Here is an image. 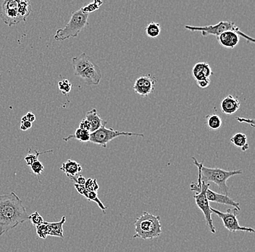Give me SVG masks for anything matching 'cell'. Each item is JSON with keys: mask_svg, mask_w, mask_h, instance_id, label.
<instances>
[{"mask_svg": "<svg viewBox=\"0 0 255 252\" xmlns=\"http://www.w3.org/2000/svg\"><path fill=\"white\" fill-rule=\"evenodd\" d=\"M27 210L15 192L0 195V236L28 220Z\"/></svg>", "mask_w": 255, "mask_h": 252, "instance_id": "obj_1", "label": "cell"}, {"mask_svg": "<svg viewBox=\"0 0 255 252\" xmlns=\"http://www.w3.org/2000/svg\"><path fill=\"white\" fill-rule=\"evenodd\" d=\"M135 235L133 239L151 240L160 237L163 234L161 218L160 216L154 215L147 212L137 217L134 223Z\"/></svg>", "mask_w": 255, "mask_h": 252, "instance_id": "obj_2", "label": "cell"}, {"mask_svg": "<svg viewBox=\"0 0 255 252\" xmlns=\"http://www.w3.org/2000/svg\"><path fill=\"white\" fill-rule=\"evenodd\" d=\"M201 180L204 182H212L218 185L221 194L228 196L227 181L230 177L239 175L243 173L242 170H233L226 171L220 168H209L201 165Z\"/></svg>", "mask_w": 255, "mask_h": 252, "instance_id": "obj_3", "label": "cell"}, {"mask_svg": "<svg viewBox=\"0 0 255 252\" xmlns=\"http://www.w3.org/2000/svg\"><path fill=\"white\" fill-rule=\"evenodd\" d=\"M89 14L83 13L81 9L72 13L71 18L64 28H60L55 33L54 39L57 41H64L71 37H77L81 31L88 25Z\"/></svg>", "mask_w": 255, "mask_h": 252, "instance_id": "obj_4", "label": "cell"}, {"mask_svg": "<svg viewBox=\"0 0 255 252\" xmlns=\"http://www.w3.org/2000/svg\"><path fill=\"white\" fill-rule=\"evenodd\" d=\"M185 28L188 31H193V32L199 31V32H201L202 37H208L210 35L215 36L217 37L225 31H233L237 33L239 37L245 38L247 42H253V43L255 42V39L242 32L234 22L220 21L217 24L205 26H193L187 25Z\"/></svg>", "mask_w": 255, "mask_h": 252, "instance_id": "obj_5", "label": "cell"}, {"mask_svg": "<svg viewBox=\"0 0 255 252\" xmlns=\"http://www.w3.org/2000/svg\"><path fill=\"white\" fill-rule=\"evenodd\" d=\"M121 136H136L144 138V134L134 133V132H121V131L114 130L112 128H106L105 126H103V127H100L98 130L90 133L89 141L94 144L99 145L102 147L107 148V146L110 142Z\"/></svg>", "mask_w": 255, "mask_h": 252, "instance_id": "obj_6", "label": "cell"}, {"mask_svg": "<svg viewBox=\"0 0 255 252\" xmlns=\"http://www.w3.org/2000/svg\"><path fill=\"white\" fill-rule=\"evenodd\" d=\"M210 185L208 182H205L204 180H201V189L199 193H196L193 196L196 202V206L199 207L205 220L206 225L210 229V232L212 234H215L216 233L215 227H214L213 221L212 218V211H211V207L210 206V202L207 199V196H206V191L207 189L210 187Z\"/></svg>", "mask_w": 255, "mask_h": 252, "instance_id": "obj_7", "label": "cell"}, {"mask_svg": "<svg viewBox=\"0 0 255 252\" xmlns=\"http://www.w3.org/2000/svg\"><path fill=\"white\" fill-rule=\"evenodd\" d=\"M211 211L212 213L216 214L221 219L225 228L228 230L230 232L236 233L237 231H244V232L251 233L254 234L255 230L248 227L241 226L238 221V209L234 208L233 209H228L227 212H222L218 209H213L211 207Z\"/></svg>", "mask_w": 255, "mask_h": 252, "instance_id": "obj_8", "label": "cell"}, {"mask_svg": "<svg viewBox=\"0 0 255 252\" xmlns=\"http://www.w3.org/2000/svg\"><path fill=\"white\" fill-rule=\"evenodd\" d=\"M18 0H0V18L8 26L24 21L18 14Z\"/></svg>", "mask_w": 255, "mask_h": 252, "instance_id": "obj_9", "label": "cell"}, {"mask_svg": "<svg viewBox=\"0 0 255 252\" xmlns=\"http://www.w3.org/2000/svg\"><path fill=\"white\" fill-rule=\"evenodd\" d=\"M156 79L150 75L138 77L133 84V91L141 97H146L155 90Z\"/></svg>", "mask_w": 255, "mask_h": 252, "instance_id": "obj_10", "label": "cell"}, {"mask_svg": "<svg viewBox=\"0 0 255 252\" xmlns=\"http://www.w3.org/2000/svg\"><path fill=\"white\" fill-rule=\"evenodd\" d=\"M78 77H81L86 84L97 86L100 84L102 75L100 67L94 64L83 71Z\"/></svg>", "mask_w": 255, "mask_h": 252, "instance_id": "obj_11", "label": "cell"}, {"mask_svg": "<svg viewBox=\"0 0 255 252\" xmlns=\"http://www.w3.org/2000/svg\"><path fill=\"white\" fill-rule=\"evenodd\" d=\"M206 196H207L209 202L218 203V204H225V205L232 206L238 210H241L239 203L234 201L226 195L216 193V192H214L213 190L208 188L206 191Z\"/></svg>", "mask_w": 255, "mask_h": 252, "instance_id": "obj_12", "label": "cell"}, {"mask_svg": "<svg viewBox=\"0 0 255 252\" xmlns=\"http://www.w3.org/2000/svg\"><path fill=\"white\" fill-rule=\"evenodd\" d=\"M217 39L218 43L224 48L234 49L239 43L240 37L235 31H227L218 36Z\"/></svg>", "mask_w": 255, "mask_h": 252, "instance_id": "obj_13", "label": "cell"}, {"mask_svg": "<svg viewBox=\"0 0 255 252\" xmlns=\"http://www.w3.org/2000/svg\"><path fill=\"white\" fill-rule=\"evenodd\" d=\"M241 103L238 97L228 94L220 103L222 112L226 115H233L240 109Z\"/></svg>", "mask_w": 255, "mask_h": 252, "instance_id": "obj_14", "label": "cell"}, {"mask_svg": "<svg viewBox=\"0 0 255 252\" xmlns=\"http://www.w3.org/2000/svg\"><path fill=\"white\" fill-rule=\"evenodd\" d=\"M72 63H73L74 75L75 76L79 75L83 71L94 64V63L91 61L90 57L85 53L72 58Z\"/></svg>", "mask_w": 255, "mask_h": 252, "instance_id": "obj_15", "label": "cell"}, {"mask_svg": "<svg viewBox=\"0 0 255 252\" xmlns=\"http://www.w3.org/2000/svg\"><path fill=\"white\" fill-rule=\"evenodd\" d=\"M212 75L210 64L206 62H199L195 64L192 69V75L195 81L210 79Z\"/></svg>", "mask_w": 255, "mask_h": 252, "instance_id": "obj_16", "label": "cell"}, {"mask_svg": "<svg viewBox=\"0 0 255 252\" xmlns=\"http://www.w3.org/2000/svg\"><path fill=\"white\" fill-rule=\"evenodd\" d=\"M85 119L89 121L91 124L90 133L98 130L100 127L106 126V121L103 120L100 115L97 113V109L93 108L91 111H88L85 116Z\"/></svg>", "mask_w": 255, "mask_h": 252, "instance_id": "obj_17", "label": "cell"}, {"mask_svg": "<svg viewBox=\"0 0 255 252\" xmlns=\"http://www.w3.org/2000/svg\"><path fill=\"white\" fill-rule=\"evenodd\" d=\"M61 170L66 174L69 179L76 177L82 171V167L78 162L73 160H67L63 164Z\"/></svg>", "mask_w": 255, "mask_h": 252, "instance_id": "obj_18", "label": "cell"}, {"mask_svg": "<svg viewBox=\"0 0 255 252\" xmlns=\"http://www.w3.org/2000/svg\"><path fill=\"white\" fill-rule=\"evenodd\" d=\"M75 189L79 194L82 195L85 198H87L89 201H94L96 204L98 205L99 207L100 208L101 210L105 214V211H106L107 207L103 204L102 201H100L99 198L98 194L97 192L89 191L85 188L84 185H77V184H74Z\"/></svg>", "mask_w": 255, "mask_h": 252, "instance_id": "obj_19", "label": "cell"}, {"mask_svg": "<svg viewBox=\"0 0 255 252\" xmlns=\"http://www.w3.org/2000/svg\"><path fill=\"white\" fill-rule=\"evenodd\" d=\"M66 222V217L64 216L61 221L58 223H48L46 222V224L48 228L49 236L53 237H59L64 239V225Z\"/></svg>", "mask_w": 255, "mask_h": 252, "instance_id": "obj_20", "label": "cell"}, {"mask_svg": "<svg viewBox=\"0 0 255 252\" xmlns=\"http://www.w3.org/2000/svg\"><path fill=\"white\" fill-rule=\"evenodd\" d=\"M230 141L235 147L239 148L243 152H245L247 150L250 149V145H249L248 140H247V135L245 134L242 133V132L235 134L230 139Z\"/></svg>", "mask_w": 255, "mask_h": 252, "instance_id": "obj_21", "label": "cell"}, {"mask_svg": "<svg viewBox=\"0 0 255 252\" xmlns=\"http://www.w3.org/2000/svg\"><path fill=\"white\" fill-rule=\"evenodd\" d=\"M206 125L211 130H218L221 128L223 125V121H222L220 116L215 113H211V114L207 115L205 117Z\"/></svg>", "mask_w": 255, "mask_h": 252, "instance_id": "obj_22", "label": "cell"}, {"mask_svg": "<svg viewBox=\"0 0 255 252\" xmlns=\"http://www.w3.org/2000/svg\"><path fill=\"white\" fill-rule=\"evenodd\" d=\"M75 138L79 141L83 142V143H86V142H89L90 140V132L89 131L81 130V129L78 128L75 130V133L73 135H70L69 136L64 138V141L67 142L68 140Z\"/></svg>", "mask_w": 255, "mask_h": 252, "instance_id": "obj_23", "label": "cell"}, {"mask_svg": "<svg viewBox=\"0 0 255 252\" xmlns=\"http://www.w3.org/2000/svg\"><path fill=\"white\" fill-rule=\"evenodd\" d=\"M18 11L19 15L25 21L32 11L31 1H28V0H20V1H19Z\"/></svg>", "mask_w": 255, "mask_h": 252, "instance_id": "obj_24", "label": "cell"}, {"mask_svg": "<svg viewBox=\"0 0 255 252\" xmlns=\"http://www.w3.org/2000/svg\"><path fill=\"white\" fill-rule=\"evenodd\" d=\"M146 35L149 38H157L161 32V26L160 23L151 22L145 28Z\"/></svg>", "mask_w": 255, "mask_h": 252, "instance_id": "obj_25", "label": "cell"}, {"mask_svg": "<svg viewBox=\"0 0 255 252\" xmlns=\"http://www.w3.org/2000/svg\"><path fill=\"white\" fill-rule=\"evenodd\" d=\"M52 151H44V152H39V151H35V154H31V153L30 152L29 150V154L25 157V161H26V165H27L28 166L31 167L33 163L37 162L38 160V157H39V155L46 154V153L52 152Z\"/></svg>", "mask_w": 255, "mask_h": 252, "instance_id": "obj_26", "label": "cell"}, {"mask_svg": "<svg viewBox=\"0 0 255 252\" xmlns=\"http://www.w3.org/2000/svg\"><path fill=\"white\" fill-rule=\"evenodd\" d=\"M103 4L102 1H94V2H91L88 5L81 8V11L85 14H89L90 12H94L100 8V6Z\"/></svg>", "mask_w": 255, "mask_h": 252, "instance_id": "obj_27", "label": "cell"}, {"mask_svg": "<svg viewBox=\"0 0 255 252\" xmlns=\"http://www.w3.org/2000/svg\"><path fill=\"white\" fill-rule=\"evenodd\" d=\"M72 86H73V85H72L68 80H63L58 83V87H59L60 90L64 94L70 93V91H71Z\"/></svg>", "mask_w": 255, "mask_h": 252, "instance_id": "obj_28", "label": "cell"}, {"mask_svg": "<svg viewBox=\"0 0 255 252\" xmlns=\"http://www.w3.org/2000/svg\"><path fill=\"white\" fill-rule=\"evenodd\" d=\"M28 220L31 221V224L34 225V226L37 227L39 225L43 224L45 223L43 217L39 215V212H35L34 213L31 214L28 217Z\"/></svg>", "mask_w": 255, "mask_h": 252, "instance_id": "obj_29", "label": "cell"}, {"mask_svg": "<svg viewBox=\"0 0 255 252\" xmlns=\"http://www.w3.org/2000/svg\"><path fill=\"white\" fill-rule=\"evenodd\" d=\"M84 187L89 191L94 192H97V190L100 188V186H99L98 183H97V179H91V178L86 179Z\"/></svg>", "mask_w": 255, "mask_h": 252, "instance_id": "obj_30", "label": "cell"}, {"mask_svg": "<svg viewBox=\"0 0 255 252\" xmlns=\"http://www.w3.org/2000/svg\"><path fill=\"white\" fill-rule=\"evenodd\" d=\"M37 228V234L39 238L42 239H46L49 236L48 228L46 224V221L43 224L36 227Z\"/></svg>", "mask_w": 255, "mask_h": 252, "instance_id": "obj_31", "label": "cell"}, {"mask_svg": "<svg viewBox=\"0 0 255 252\" xmlns=\"http://www.w3.org/2000/svg\"><path fill=\"white\" fill-rule=\"evenodd\" d=\"M44 168H44L43 165H42V162L39 160L33 163L31 166V171L37 176L40 175V174L43 172Z\"/></svg>", "mask_w": 255, "mask_h": 252, "instance_id": "obj_32", "label": "cell"}, {"mask_svg": "<svg viewBox=\"0 0 255 252\" xmlns=\"http://www.w3.org/2000/svg\"><path fill=\"white\" fill-rule=\"evenodd\" d=\"M32 127V123L28 122L26 120V116H23L20 122V130L22 131H26L30 130Z\"/></svg>", "mask_w": 255, "mask_h": 252, "instance_id": "obj_33", "label": "cell"}, {"mask_svg": "<svg viewBox=\"0 0 255 252\" xmlns=\"http://www.w3.org/2000/svg\"><path fill=\"white\" fill-rule=\"evenodd\" d=\"M210 79H205V80H199V81H196V85L200 89H206L210 85Z\"/></svg>", "mask_w": 255, "mask_h": 252, "instance_id": "obj_34", "label": "cell"}, {"mask_svg": "<svg viewBox=\"0 0 255 252\" xmlns=\"http://www.w3.org/2000/svg\"><path fill=\"white\" fill-rule=\"evenodd\" d=\"M79 128L81 129V130L89 131V132H90V123H89V121L86 120V119L84 118V119H82L81 122H80Z\"/></svg>", "mask_w": 255, "mask_h": 252, "instance_id": "obj_35", "label": "cell"}, {"mask_svg": "<svg viewBox=\"0 0 255 252\" xmlns=\"http://www.w3.org/2000/svg\"><path fill=\"white\" fill-rule=\"evenodd\" d=\"M71 180L74 181V182H75V184H77V185H84L86 179V178L83 177L82 175H79V174H78L76 177L72 178Z\"/></svg>", "mask_w": 255, "mask_h": 252, "instance_id": "obj_36", "label": "cell"}, {"mask_svg": "<svg viewBox=\"0 0 255 252\" xmlns=\"http://www.w3.org/2000/svg\"><path fill=\"white\" fill-rule=\"evenodd\" d=\"M237 120L239 121V122L240 123L246 122L245 123H247V124H250V125L252 126V127H253V128L255 127L254 119H243V118H237Z\"/></svg>", "mask_w": 255, "mask_h": 252, "instance_id": "obj_37", "label": "cell"}, {"mask_svg": "<svg viewBox=\"0 0 255 252\" xmlns=\"http://www.w3.org/2000/svg\"><path fill=\"white\" fill-rule=\"evenodd\" d=\"M25 116H26V120L28 121V122L31 123L35 122L36 116L34 113L28 112L26 115H25Z\"/></svg>", "mask_w": 255, "mask_h": 252, "instance_id": "obj_38", "label": "cell"}]
</instances>
